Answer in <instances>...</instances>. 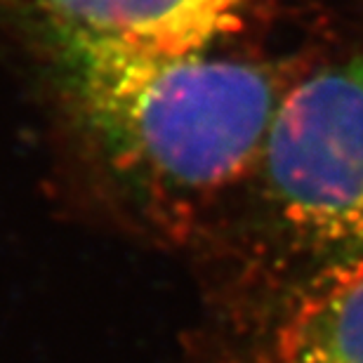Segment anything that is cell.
I'll return each mask as SVG.
<instances>
[{
	"label": "cell",
	"instance_id": "1",
	"mask_svg": "<svg viewBox=\"0 0 363 363\" xmlns=\"http://www.w3.org/2000/svg\"><path fill=\"white\" fill-rule=\"evenodd\" d=\"M60 99L97 158L151 213L184 220L262 161L281 90L259 64L170 52L45 19Z\"/></svg>",
	"mask_w": 363,
	"mask_h": 363
},
{
	"label": "cell",
	"instance_id": "2",
	"mask_svg": "<svg viewBox=\"0 0 363 363\" xmlns=\"http://www.w3.org/2000/svg\"><path fill=\"white\" fill-rule=\"evenodd\" d=\"M262 163L290 229L347 257L363 255V50L286 92Z\"/></svg>",
	"mask_w": 363,
	"mask_h": 363
},
{
	"label": "cell",
	"instance_id": "3",
	"mask_svg": "<svg viewBox=\"0 0 363 363\" xmlns=\"http://www.w3.org/2000/svg\"><path fill=\"white\" fill-rule=\"evenodd\" d=\"M24 3L64 21L170 52L206 50L234 33L252 0H0Z\"/></svg>",
	"mask_w": 363,
	"mask_h": 363
},
{
	"label": "cell",
	"instance_id": "4",
	"mask_svg": "<svg viewBox=\"0 0 363 363\" xmlns=\"http://www.w3.org/2000/svg\"><path fill=\"white\" fill-rule=\"evenodd\" d=\"M274 363H363V255L300 295L279 328Z\"/></svg>",
	"mask_w": 363,
	"mask_h": 363
}]
</instances>
